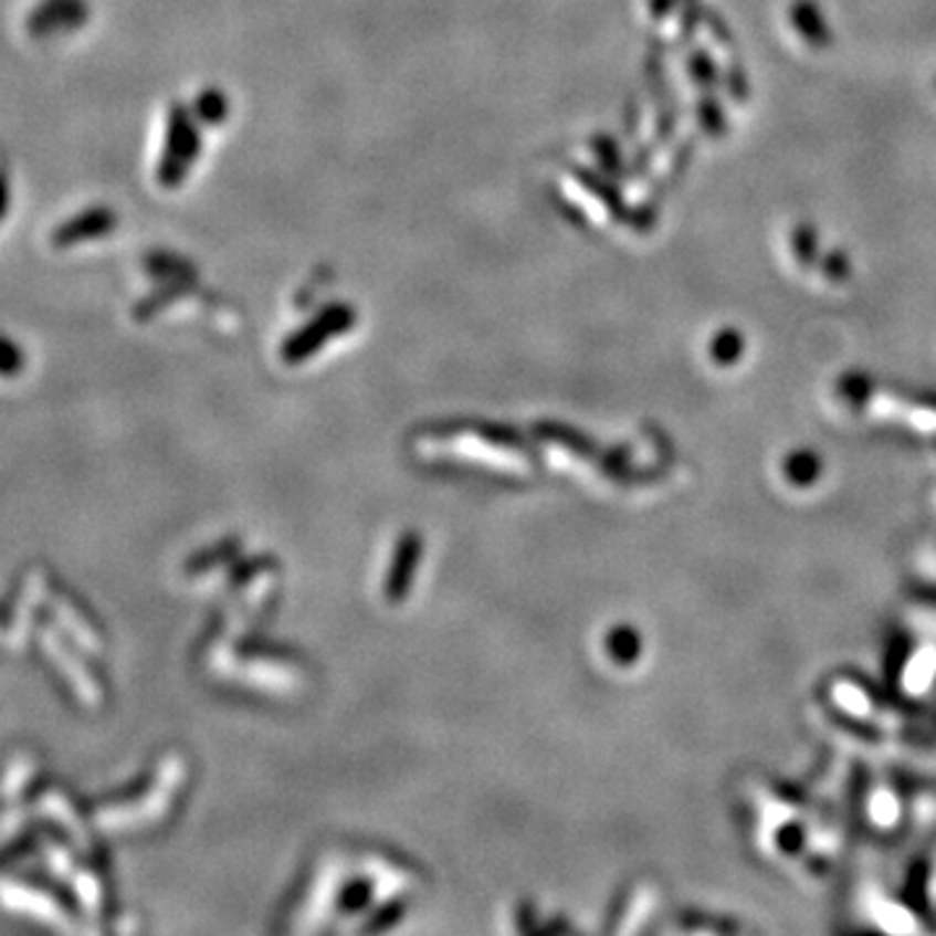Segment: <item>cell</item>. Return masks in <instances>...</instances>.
<instances>
[{"mask_svg": "<svg viewBox=\"0 0 936 936\" xmlns=\"http://www.w3.org/2000/svg\"><path fill=\"white\" fill-rule=\"evenodd\" d=\"M19 367V354L11 344L0 341V372H13Z\"/></svg>", "mask_w": 936, "mask_h": 936, "instance_id": "2", "label": "cell"}, {"mask_svg": "<svg viewBox=\"0 0 936 936\" xmlns=\"http://www.w3.org/2000/svg\"><path fill=\"white\" fill-rule=\"evenodd\" d=\"M40 840H42V828H40V824H36V828L24 830L17 838H11L9 843H6L3 849H0V874H3L6 869L17 866L21 859L29 856V853H34L36 845H40Z\"/></svg>", "mask_w": 936, "mask_h": 936, "instance_id": "1", "label": "cell"}]
</instances>
